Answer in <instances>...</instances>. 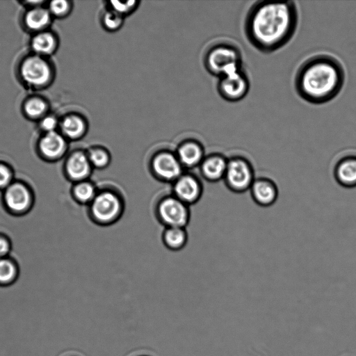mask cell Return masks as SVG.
I'll list each match as a JSON object with an SVG mask.
<instances>
[{
    "label": "cell",
    "instance_id": "cell-1",
    "mask_svg": "<svg viewBox=\"0 0 356 356\" xmlns=\"http://www.w3.org/2000/svg\"><path fill=\"white\" fill-rule=\"evenodd\" d=\"M298 10L293 1L261 0L246 13L243 31L257 50L270 54L287 44L296 33Z\"/></svg>",
    "mask_w": 356,
    "mask_h": 356
},
{
    "label": "cell",
    "instance_id": "cell-2",
    "mask_svg": "<svg viewBox=\"0 0 356 356\" xmlns=\"http://www.w3.org/2000/svg\"><path fill=\"white\" fill-rule=\"evenodd\" d=\"M344 70L337 58L321 54L306 59L298 68L294 88L305 102L314 105L326 104L340 92Z\"/></svg>",
    "mask_w": 356,
    "mask_h": 356
},
{
    "label": "cell",
    "instance_id": "cell-3",
    "mask_svg": "<svg viewBox=\"0 0 356 356\" xmlns=\"http://www.w3.org/2000/svg\"><path fill=\"white\" fill-rule=\"evenodd\" d=\"M206 64L210 72L220 77L243 68V54L237 45L220 43L208 52Z\"/></svg>",
    "mask_w": 356,
    "mask_h": 356
},
{
    "label": "cell",
    "instance_id": "cell-4",
    "mask_svg": "<svg viewBox=\"0 0 356 356\" xmlns=\"http://www.w3.org/2000/svg\"><path fill=\"white\" fill-rule=\"evenodd\" d=\"M223 179L231 191L236 193H244L250 189L255 179L253 165L247 157L234 155L228 159Z\"/></svg>",
    "mask_w": 356,
    "mask_h": 356
},
{
    "label": "cell",
    "instance_id": "cell-5",
    "mask_svg": "<svg viewBox=\"0 0 356 356\" xmlns=\"http://www.w3.org/2000/svg\"><path fill=\"white\" fill-rule=\"evenodd\" d=\"M19 73L24 82L35 88L45 87L51 82L53 75L49 63L42 56L35 54L24 58Z\"/></svg>",
    "mask_w": 356,
    "mask_h": 356
},
{
    "label": "cell",
    "instance_id": "cell-6",
    "mask_svg": "<svg viewBox=\"0 0 356 356\" xmlns=\"http://www.w3.org/2000/svg\"><path fill=\"white\" fill-rule=\"evenodd\" d=\"M250 89V81L243 68L220 77L218 90L220 95L229 102L243 100Z\"/></svg>",
    "mask_w": 356,
    "mask_h": 356
},
{
    "label": "cell",
    "instance_id": "cell-7",
    "mask_svg": "<svg viewBox=\"0 0 356 356\" xmlns=\"http://www.w3.org/2000/svg\"><path fill=\"white\" fill-rule=\"evenodd\" d=\"M249 190L252 199L260 207H270L278 197L277 184L266 177H255Z\"/></svg>",
    "mask_w": 356,
    "mask_h": 356
},
{
    "label": "cell",
    "instance_id": "cell-8",
    "mask_svg": "<svg viewBox=\"0 0 356 356\" xmlns=\"http://www.w3.org/2000/svg\"><path fill=\"white\" fill-rule=\"evenodd\" d=\"M120 204L118 197L111 193H103L96 196L92 205V213L102 222L113 220L120 211Z\"/></svg>",
    "mask_w": 356,
    "mask_h": 356
},
{
    "label": "cell",
    "instance_id": "cell-9",
    "mask_svg": "<svg viewBox=\"0 0 356 356\" xmlns=\"http://www.w3.org/2000/svg\"><path fill=\"white\" fill-rule=\"evenodd\" d=\"M159 213L163 220L171 227H181L187 221L186 208L179 200H164L160 205Z\"/></svg>",
    "mask_w": 356,
    "mask_h": 356
},
{
    "label": "cell",
    "instance_id": "cell-10",
    "mask_svg": "<svg viewBox=\"0 0 356 356\" xmlns=\"http://www.w3.org/2000/svg\"><path fill=\"white\" fill-rule=\"evenodd\" d=\"M333 175L335 181L344 188L356 187V156L345 155L335 163Z\"/></svg>",
    "mask_w": 356,
    "mask_h": 356
},
{
    "label": "cell",
    "instance_id": "cell-11",
    "mask_svg": "<svg viewBox=\"0 0 356 356\" xmlns=\"http://www.w3.org/2000/svg\"><path fill=\"white\" fill-rule=\"evenodd\" d=\"M38 146L43 156L49 159H56L64 154L67 143L65 136L56 131L44 133Z\"/></svg>",
    "mask_w": 356,
    "mask_h": 356
},
{
    "label": "cell",
    "instance_id": "cell-12",
    "mask_svg": "<svg viewBox=\"0 0 356 356\" xmlns=\"http://www.w3.org/2000/svg\"><path fill=\"white\" fill-rule=\"evenodd\" d=\"M5 201L11 211L21 212L29 207L31 195L26 186L19 183H15L7 187Z\"/></svg>",
    "mask_w": 356,
    "mask_h": 356
},
{
    "label": "cell",
    "instance_id": "cell-13",
    "mask_svg": "<svg viewBox=\"0 0 356 356\" xmlns=\"http://www.w3.org/2000/svg\"><path fill=\"white\" fill-rule=\"evenodd\" d=\"M155 172L162 178L172 179L177 177L181 171L179 161L170 153L158 154L153 161Z\"/></svg>",
    "mask_w": 356,
    "mask_h": 356
},
{
    "label": "cell",
    "instance_id": "cell-14",
    "mask_svg": "<svg viewBox=\"0 0 356 356\" xmlns=\"http://www.w3.org/2000/svg\"><path fill=\"white\" fill-rule=\"evenodd\" d=\"M51 15L42 6L31 8L25 14L24 22L27 29L36 33L44 31L51 21Z\"/></svg>",
    "mask_w": 356,
    "mask_h": 356
},
{
    "label": "cell",
    "instance_id": "cell-15",
    "mask_svg": "<svg viewBox=\"0 0 356 356\" xmlns=\"http://www.w3.org/2000/svg\"><path fill=\"white\" fill-rule=\"evenodd\" d=\"M91 164L88 155L81 152L73 153L67 159L66 170L69 177L79 180L87 177L90 171Z\"/></svg>",
    "mask_w": 356,
    "mask_h": 356
},
{
    "label": "cell",
    "instance_id": "cell-16",
    "mask_svg": "<svg viewBox=\"0 0 356 356\" xmlns=\"http://www.w3.org/2000/svg\"><path fill=\"white\" fill-rule=\"evenodd\" d=\"M228 159L220 154L209 156L202 164V172L206 178L216 181L224 178Z\"/></svg>",
    "mask_w": 356,
    "mask_h": 356
},
{
    "label": "cell",
    "instance_id": "cell-17",
    "mask_svg": "<svg viewBox=\"0 0 356 356\" xmlns=\"http://www.w3.org/2000/svg\"><path fill=\"white\" fill-rule=\"evenodd\" d=\"M31 47L35 55L43 57L54 52L57 47V40L52 33L43 31L36 33L33 37Z\"/></svg>",
    "mask_w": 356,
    "mask_h": 356
},
{
    "label": "cell",
    "instance_id": "cell-18",
    "mask_svg": "<svg viewBox=\"0 0 356 356\" xmlns=\"http://www.w3.org/2000/svg\"><path fill=\"white\" fill-rule=\"evenodd\" d=\"M60 126L63 135L72 140L80 138L86 131L84 120L76 115H67L63 119Z\"/></svg>",
    "mask_w": 356,
    "mask_h": 356
},
{
    "label": "cell",
    "instance_id": "cell-19",
    "mask_svg": "<svg viewBox=\"0 0 356 356\" xmlns=\"http://www.w3.org/2000/svg\"><path fill=\"white\" fill-rule=\"evenodd\" d=\"M175 191L180 200L192 202L198 197L200 186L194 178L185 176L179 179L175 184Z\"/></svg>",
    "mask_w": 356,
    "mask_h": 356
},
{
    "label": "cell",
    "instance_id": "cell-20",
    "mask_svg": "<svg viewBox=\"0 0 356 356\" xmlns=\"http://www.w3.org/2000/svg\"><path fill=\"white\" fill-rule=\"evenodd\" d=\"M203 156L201 147L194 143H187L179 149V158L181 162L188 166L198 163Z\"/></svg>",
    "mask_w": 356,
    "mask_h": 356
},
{
    "label": "cell",
    "instance_id": "cell-21",
    "mask_svg": "<svg viewBox=\"0 0 356 356\" xmlns=\"http://www.w3.org/2000/svg\"><path fill=\"white\" fill-rule=\"evenodd\" d=\"M48 106L42 98L33 97L25 101L23 109L25 115L31 119L42 118L45 116Z\"/></svg>",
    "mask_w": 356,
    "mask_h": 356
},
{
    "label": "cell",
    "instance_id": "cell-22",
    "mask_svg": "<svg viewBox=\"0 0 356 356\" xmlns=\"http://www.w3.org/2000/svg\"><path fill=\"white\" fill-rule=\"evenodd\" d=\"M76 197L81 202H86L95 199V188L92 184L83 182L78 184L74 190Z\"/></svg>",
    "mask_w": 356,
    "mask_h": 356
},
{
    "label": "cell",
    "instance_id": "cell-23",
    "mask_svg": "<svg viewBox=\"0 0 356 356\" xmlns=\"http://www.w3.org/2000/svg\"><path fill=\"white\" fill-rule=\"evenodd\" d=\"M165 240L171 247L177 248L185 241V234L181 227H170L165 234Z\"/></svg>",
    "mask_w": 356,
    "mask_h": 356
},
{
    "label": "cell",
    "instance_id": "cell-24",
    "mask_svg": "<svg viewBox=\"0 0 356 356\" xmlns=\"http://www.w3.org/2000/svg\"><path fill=\"white\" fill-rule=\"evenodd\" d=\"M102 22L104 26L107 30L116 31L122 25L123 17L117 13L111 10L104 15Z\"/></svg>",
    "mask_w": 356,
    "mask_h": 356
},
{
    "label": "cell",
    "instance_id": "cell-25",
    "mask_svg": "<svg viewBox=\"0 0 356 356\" xmlns=\"http://www.w3.org/2000/svg\"><path fill=\"white\" fill-rule=\"evenodd\" d=\"M88 157L90 164L97 168H104L109 162V156L108 153L102 149H91Z\"/></svg>",
    "mask_w": 356,
    "mask_h": 356
},
{
    "label": "cell",
    "instance_id": "cell-26",
    "mask_svg": "<svg viewBox=\"0 0 356 356\" xmlns=\"http://www.w3.org/2000/svg\"><path fill=\"white\" fill-rule=\"evenodd\" d=\"M47 9L51 16L64 17L70 12L71 4L65 0L52 1L49 2Z\"/></svg>",
    "mask_w": 356,
    "mask_h": 356
},
{
    "label": "cell",
    "instance_id": "cell-27",
    "mask_svg": "<svg viewBox=\"0 0 356 356\" xmlns=\"http://www.w3.org/2000/svg\"><path fill=\"white\" fill-rule=\"evenodd\" d=\"M15 275L13 264L5 259H0V283L10 282Z\"/></svg>",
    "mask_w": 356,
    "mask_h": 356
},
{
    "label": "cell",
    "instance_id": "cell-28",
    "mask_svg": "<svg viewBox=\"0 0 356 356\" xmlns=\"http://www.w3.org/2000/svg\"><path fill=\"white\" fill-rule=\"evenodd\" d=\"M111 6L113 11L117 13L123 17L124 15L129 14L137 6L138 1H127L125 2L118 1H111Z\"/></svg>",
    "mask_w": 356,
    "mask_h": 356
},
{
    "label": "cell",
    "instance_id": "cell-29",
    "mask_svg": "<svg viewBox=\"0 0 356 356\" xmlns=\"http://www.w3.org/2000/svg\"><path fill=\"white\" fill-rule=\"evenodd\" d=\"M58 125V121L54 115H48L40 120V127L45 133L56 131Z\"/></svg>",
    "mask_w": 356,
    "mask_h": 356
},
{
    "label": "cell",
    "instance_id": "cell-30",
    "mask_svg": "<svg viewBox=\"0 0 356 356\" xmlns=\"http://www.w3.org/2000/svg\"><path fill=\"white\" fill-rule=\"evenodd\" d=\"M12 179V172L8 167L0 164V188L8 187Z\"/></svg>",
    "mask_w": 356,
    "mask_h": 356
},
{
    "label": "cell",
    "instance_id": "cell-31",
    "mask_svg": "<svg viewBox=\"0 0 356 356\" xmlns=\"http://www.w3.org/2000/svg\"><path fill=\"white\" fill-rule=\"evenodd\" d=\"M9 243L6 239L0 237V259L9 252Z\"/></svg>",
    "mask_w": 356,
    "mask_h": 356
}]
</instances>
